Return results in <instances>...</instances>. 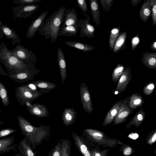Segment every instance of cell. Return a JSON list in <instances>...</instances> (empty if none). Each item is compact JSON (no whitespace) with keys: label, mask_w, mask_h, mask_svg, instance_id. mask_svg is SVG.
<instances>
[{"label":"cell","mask_w":156,"mask_h":156,"mask_svg":"<svg viewBox=\"0 0 156 156\" xmlns=\"http://www.w3.org/2000/svg\"><path fill=\"white\" fill-rule=\"evenodd\" d=\"M60 156H70L71 143L67 139H61Z\"/></svg>","instance_id":"1f68e13d"},{"label":"cell","mask_w":156,"mask_h":156,"mask_svg":"<svg viewBox=\"0 0 156 156\" xmlns=\"http://www.w3.org/2000/svg\"><path fill=\"white\" fill-rule=\"evenodd\" d=\"M144 102L143 98L140 94L135 93L129 97L128 105L129 108L133 110L136 109L138 107L140 108Z\"/></svg>","instance_id":"cb8c5ba5"},{"label":"cell","mask_w":156,"mask_h":156,"mask_svg":"<svg viewBox=\"0 0 156 156\" xmlns=\"http://www.w3.org/2000/svg\"><path fill=\"white\" fill-rule=\"evenodd\" d=\"M35 70L33 69L9 76L10 79L16 82L23 84L25 82L32 80L35 74Z\"/></svg>","instance_id":"ac0fdd59"},{"label":"cell","mask_w":156,"mask_h":156,"mask_svg":"<svg viewBox=\"0 0 156 156\" xmlns=\"http://www.w3.org/2000/svg\"><path fill=\"white\" fill-rule=\"evenodd\" d=\"M57 62L59 68L62 83L63 84L67 77L66 64L65 56L62 50L58 48L57 51Z\"/></svg>","instance_id":"e0dca14e"},{"label":"cell","mask_w":156,"mask_h":156,"mask_svg":"<svg viewBox=\"0 0 156 156\" xmlns=\"http://www.w3.org/2000/svg\"><path fill=\"white\" fill-rule=\"evenodd\" d=\"M139 16L144 23L146 22L148 18L151 16L150 0H147L144 2L139 12Z\"/></svg>","instance_id":"d4e9b609"},{"label":"cell","mask_w":156,"mask_h":156,"mask_svg":"<svg viewBox=\"0 0 156 156\" xmlns=\"http://www.w3.org/2000/svg\"><path fill=\"white\" fill-rule=\"evenodd\" d=\"M145 113L143 108H141L136 114L131 121L128 124L126 127V129L134 125L137 128L141 125L145 119Z\"/></svg>","instance_id":"484cf974"},{"label":"cell","mask_w":156,"mask_h":156,"mask_svg":"<svg viewBox=\"0 0 156 156\" xmlns=\"http://www.w3.org/2000/svg\"><path fill=\"white\" fill-rule=\"evenodd\" d=\"M80 92L81 102L84 110L87 113H92L93 111L94 107L89 90L85 82H81Z\"/></svg>","instance_id":"ba28073f"},{"label":"cell","mask_w":156,"mask_h":156,"mask_svg":"<svg viewBox=\"0 0 156 156\" xmlns=\"http://www.w3.org/2000/svg\"><path fill=\"white\" fill-rule=\"evenodd\" d=\"M126 67L120 64H118L114 69L112 75V79L114 83L117 82L124 73Z\"/></svg>","instance_id":"d6a6232c"},{"label":"cell","mask_w":156,"mask_h":156,"mask_svg":"<svg viewBox=\"0 0 156 156\" xmlns=\"http://www.w3.org/2000/svg\"><path fill=\"white\" fill-rule=\"evenodd\" d=\"M0 27L2 31L4 36L5 38L10 40L13 45L20 43V37L15 30L3 24Z\"/></svg>","instance_id":"ffe728a7"},{"label":"cell","mask_w":156,"mask_h":156,"mask_svg":"<svg viewBox=\"0 0 156 156\" xmlns=\"http://www.w3.org/2000/svg\"><path fill=\"white\" fill-rule=\"evenodd\" d=\"M14 136H12L0 139V154L10 152L12 151H17L16 147L18 145L17 144L13 145L15 140Z\"/></svg>","instance_id":"5bb4252c"},{"label":"cell","mask_w":156,"mask_h":156,"mask_svg":"<svg viewBox=\"0 0 156 156\" xmlns=\"http://www.w3.org/2000/svg\"><path fill=\"white\" fill-rule=\"evenodd\" d=\"M48 13V11L44 12L31 22L26 33L27 38L30 39L33 37L39 27L44 23Z\"/></svg>","instance_id":"7c38bea8"},{"label":"cell","mask_w":156,"mask_h":156,"mask_svg":"<svg viewBox=\"0 0 156 156\" xmlns=\"http://www.w3.org/2000/svg\"><path fill=\"white\" fill-rule=\"evenodd\" d=\"M29 89L33 92H36L39 91L37 90V88L34 83H31L27 84H24Z\"/></svg>","instance_id":"7dc6e473"},{"label":"cell","mask_w":156,"mask_h":156,"mask_svg":"<svg viewBox=\"0 0 156 156\" xmlns=\"http://www.w3.org/2000/svg\"><path fill=\"white\" fill-rule=\"evenodd\" d=\"M39 7V5H20L14 7L12 9L13 16L14 18L26 19L30 16Z\"/></svg>","instance_id":"52a82bcc"},{"label":"cell","mask_w":156,"mask_h":156,"mask_svg":"<svg viewBox=\"0 0 156 156\" xmlns=\"http://www.w3.org/2000/svg\"><path fill=\"white\" fill-rule=\"evenodd\" d=\"M4 34L2 32V30L0 27V40L2 39L3 38ZM1 41H0V42Z\"/></svg>","instance_id":"f5cc1de1"},{"label":"cell","mask_w":156,"mask_h":156,"mask_svg":"<svg viewBox=\"0 0 156 156\" xmlns=\"http://www.w3.org/2000/svg\"><path fill=\"white\" fill-rule=\"evenodd\" d=\"M61 143L59 141L49 153L48 156H60Z\"/></svg>","instance_id":"74e56055"},{"label":"cell","mask_w":156,"mask_h":156,"mask_svg":"<svg viewBox=\"0 0 156 156\" xmlns=\"http://www.w3.org/2000/svg\"><path fill=\"white\" fill-rule=\"evenodd\" d=\"M22 156L20 154V153H18L17 154H16V155L13 156Z\"/></svg>","instance_id":"db71d44e"},{"label":"cell","mask_w":156,"mask_h":156,"mask_svg":"<svg viewBox=\"0 0 156 156\" xmlns=\"http://www.w3.org/2000/svg\"><path fill=\"white\" fill-rule=\"evenodd\" d=\"M72 136L75 146L83 156H92L91 151L82 138L74 133H72Z\"/></svg>","instance_id":"2e32d148"},{"label":"cell","mask_w":156,"mask_h":156,"mask_svg":"<svg viewBox=\"0 0 156 156\" xmlns=\"http://www.w3.org/2000/svg\"><path fill=\"white\" fill-rule=\"evenodd\" d=\"M156 87V84L154 81L150 82L143 88V92L146 95H151L154 91Z\"/></svg>","instance_id":"d590c367"},{"label":"cell","mask_w":156,"mask_h":156,"mask_svg":"<svg viewBox=\"0 0 156 156\" xmlns=\"http://www.w3.org/2000/svg\"><path fill=\"white\" fill-rule=\"evenodd\" d=\"M100 3L102 8L106 12L110 10V8L112 5L113 0H100Z\"/></svg>","instance_id":"ab89813d"},{"label":"cell","mask_w":156,"mask_h":156,"mask_svg":"<svg viewBox=\"0 0 156 156\" xmlns=\"http://www.w3.org/2000/svg\"><path fill=\"white\" fill-rule=\"evenodd\" d=\"M1 21L0 20V27L2 26L3 25Z\"/></svg>","instance_id":"11a10c76"},{"label":"cell","mask_w":156,"mask_h":156,"mask_svg":"<svg viewBox=\"0 0 156 156\" xmlns=\"http://www.w3.org/2000/svg\"><path fill=\"white\" fill-rule=\"evenodd\" d=\"M42 0H14L13 3L16 4H20L21 5H32L35 3H38Z\"/></svg>","instance_id":"60d3db41"},{"label":"cell","mask_w":156,"mask_h":156,"mask_svg":"<svg viewBox=\"0 0 156 156\" xmlns=\"http://www.w3.org/2000/svg\"><path fill=\"white\" fill-rule=\"evenodd\" d=\"M66 44L76 49L80 50L83 52L92 51L95 49L93 45L84 43L80 42L75 41H66L64 42Z\"/></svg>","instance_id":"83f0119b"},{"label":"cell","mask_w":156,"mask_h":156,"mask_svg":"<svg viewBox=\"0 0 156 156\" xmlns=\"http://www.w3.org/2000/svg\"><path fill=\"white\" fill-rule=\"evenodd\" d=\"M76 112L73 107L65 108L62 115V120L64 125L69 126L74 123L76 119Z\"/></svg>","instance_id":"7402d4cb"},{"label":"cell","mask_w":156,"mask_h":156,"mask_svg":"<svg viewBox=\"0 0 156 156\" xmlns=\"http://www.w3.org/2000/svg\"><path fill=\"white\" fill-rule=\"evenodd\" d=\"M12 54L19 60L32 66L36 62V57L33 52L19 44L11 50Z\"/></svg>","instance_id":"5b68a950"},{"label":"cell","mask_w":156,"mask_h":156,"mask_svg":"<svg viewBox=\"0 0 156 156\" xmlns=\"http://www.w3.org/2000/svg\"><path fill=\"white\" fill-rule=\"evenodd\" d=\"M76 2L79 8L83 13L84 16H85L86 14V13L88 10L86 0H77Z\"/></svg>","instance_id":"f35d334b"},{"label":"cell","mask_w":156,"mask_h":156,"mask_svg":"<svg viewBox=\"0 0 156 156\" xmlns=\"http://www.w3.org/2000/svg\"><path fill=\"white\" fill-rule=\"evenodd\" d=\"M31 83L35 84L37 88L41 89L51 90L57 87L54 83L43 80H38Z\"/></svg>","instance_id":"e575fe53"},{"label":"cell","mask_w":156,"mask_h":156,"mask_svg":"<svg viewBox=\"0 0 156 156\" xmlns=\"http://www.w3.org/2000/svg\"><path fill=\"white\" fill-rule=\"evenodd\" d=\"M152 132V133L150 135L147 140V143L151 145L155 142L156 140V130L155 129Z\"/></svg>","instance_id":"f6af8a7d"},{"label":"cell","mask_w":156,"mask_h":156,"mask_svg":"<svg viewBox=\"0 0 156 156\" xmlns=\"http://www.w3.org/2000/svg\"><path fill=\"white\" fill-rule=\"evenodd\" d=\"M15 94L18 101L21 105H23L27 101L32 102L41 95L42 93L39 91L33 92L23 84L16 88Z\"/></svg>","instance_id":"8992f818"},{"label":"cell","mask_w":156,"mask_h":156,"mask_svg":"<svg viewBox=\"0 0 156 156\" xmlns=\"http://www.w3.org/2000/svg\"><path fill=\"white\" fill-rule=\"evenodd\" d=\"M0 74L3 76H7L8 75V74L2 68L0 64Z\"/></svg>","instance_id":"681fc988"},{"label":"cell","mask_w":156,"mask_h":156,"mask_svg":"<svg viewBox=\"0 0 156 156\" xmlns=\"http://www.w3.org/2000/svg\"><path fill=\"white\" fill-rule=\"evenodd\" d=\"M121 34V31L120 27H116L111 30L109 39V47L111 50H113L115 43Z\"/></svg>","instance_id":"4dcf8cb0"},{"label":"cell","mask_w":156,"mask_h":156,"mask_svg":"<svg viewBox=\"0 0 156 156\" xmlns=\"http://www.w3.org/2000/svg\"><path fill=\"white\" fill-rule=\"evenodd\" d=\"M85 19H79V28H80V35L82 38L87 37L89 38L95 36V28L90 23V19L87 14Z\"/></svg>","instance_id":"9c48e42d"},{"label":"cell","mask_w":156,"mask_h":156,"mask_svg":"<svg viewBox=\"0 0 156 156\" xmlns=\"http://www.w3.org/2000/svg\"><path fill=\"white\" fill-rule=\"evenodd\" d=\"M78 29L73 26H68L61 27L58 33V36H67L75 37L78 32Z\"/></svg>","instance_id":"f546056e"},{"label":"cell","mask_w":156,"mask_h":156,"mask_svg":"<svg viewBox=\"0 0 156 156\" xmlns=\"http://www.w3.org/2000/svg\"><path fill=\"white\" fill-rule=\"evenodd\" d=\"M141 60L143 64L146 67L150 69H156V52L144 53Z\"/></svg>","instance_id":"603a6c76"},{"label":"cell","mask_w":156,"mask_h":156,"mask_svg":"<svg viewBox=\"0 0 156 156\" xmlns=\"http://www.w3.org/2000/svg\"><path fill=\"white\" fill-rule=\"evenodd\" d=\"M63 23L61 27L73 26L78 30L79 28V21L75 9L73 8H68L64 13L62 18Z\"/></svg>","instance_id":"30bf717a"},{"label":"cell","mask_w":156,"mask_h":156,"mask_svg":"<svg viewBox=\"0 0 156 156\" xmlns=\"http://www.w3.org/2000/svg\"><path fill=\"white\" fill-rule=\"evenodd\" d=\"M25 104L26 105L28 108H31L33 107V105L31 104V102L29 101L25 102Z\"/></svg>","instance_id":"816d5d0a"},{"label":"cell","mask_w":156,"mask_h":156,"mask_svg":"<svg viewBox=\"0 0 156 156\" xmlns=\"http://www.w3.org/2000/svg\"><path fill=\"white\" fill-rule=\"evenodd\" d=\"M132 75L130 68H126L124 73L119 80L115 90L119 93L124 91L132 79Z\"/></svg>","instance_id":"4fadbf2b"},{"label":"cell","mask_w":156,"mask_h":156,"mask_svg":"<svg viewBox=\"0 0 156 156\" xmlns=\"http://www.w3.org/2000/svg\"><path fill=\"white\" fill-rule=\"evenodd\" d=\"M84 135L90 140L103 146L113 148L118 144H122V142L115 139L107 137L103 133L91 129H84Z\"/></svg>","instance_id":"277c9868"},{"label":"cell","mask_w":156,"mask_h":156,"mask_svg":"<svg viewBox=\"0 0 156 156\" xmlns=\"http://www.w3.org/2000/svg\"><path fill=\"white\" fill-rule=\"evenodd\" d=\"M0 98L4 106H8L10 103L8 90L4 84L0 81Z\"/></svg>","instance_id":"836d02e7"},{"label":"cell","mask_w":156,"mask_h":156,"mask_svg":"<svg viewBox=\"0 0 156 156\" xmlns=\"http://www.w3.org/2000/svg\"><path fill=\"white\" fill-rule=\"evenodd\" d=\"M2 112V111L0 110V113H1Z\"/></svg>","instance_id":"6f0895ef"},{"label":"cell","mask_w":156,"mask_h":156,"mask_svg":"<svg viewBox=\"0 0 156 156\" xmlns=\"http://www.w3.org/2000/svg\"><path fill=\"white\" fill-rule=\"evenodd\" d=\"M125 100V99L121 100L114 104L107 113L102 123L103 126H106L113 122Z\"/></svg>","instance_id":"9a60e30c"},{"label":"cell","mask_w":156,"mask_h":156,"mask_svg":"<svg viewBox=\"0 0 156 156\" xmlns=\"http://www.w3.org/2000/svg\"><path fill=\"white\" fill-rule=\"evenodd\" d=\"M0 62L5 67L8 75L33 69L32 67L34 66L27 65L14 55L11 50L8 49L4 41L0 44Z\"/></svg>","instance_id":"3957f363"},{"label":"cell","mask_w":156,"mask_h":156,"mask_svg":"<svg viewBox=\"0 0 156 156\" xmlns=\"http://www.w3.org/2000/svg\"><path fill=\"white\" fill-rule=\"evenodd\" d=\"M129 97H126L119 110L115 117L113 121V125H117L124 122L127 117L133 112L128 105Z\"/></svg>","instance_id":"8fae6325"},{"label":"cell","mask_w":156,"mask_h":156,"mask_svg":"<svg viewBox=\"0 0 156 156\" xmlns=\"http://www.w3.org/2000/svg\"><path fill=\"white\" fill-rule=\"evenodd\" d=\"M151 16L153 27L156 24V0H150Z\"/></svg>","instance_id":"8d00e7d4"},{"label":"cell","mask_w":156,"mask_h":156,"mask_svg":"<svg viewBox=\"0 0 156 156\" xmlns=\"http://www.w3.org/2000/svg\"><path fill=\"white\" fill-rule=\"evenodd\" d=\"M31 145L30 141L27 137L25 136L19 143L17 148L22 156H36Z\"/></svg>","instance_id":"d6986e66"},{"label":"cell","mask_w":156,"mask_h":156,"mask_svg":"<svg viewBox=\"0 0 156 156\" xmlns=\"http://www.w3.org/2000/svg\"><path fill=\"white\" fill-rule=\"evenodd\" d=\"M3 123V121H1L0 122V125L2 124Z\"/></svg>","instance_id":"9f6ffc18"},{"label":"cell","mask_w":156,"mask_h":156,"mask_svg":"<svg viewBox=\"0 0 156 156\" xmlns=\"http://www.w3.org/2000/svg\"><path fill=\"white\" fill-rule=\"evenodd\" d=\"M18 124L23 135L27 137L35 149L48 136L50 133L49 126H41L36 127L32 125L26 119L17 116Z\"/></svg>","instance_id":"7a4b0ae2"},{"label":"cell","mask_w":156,"mask_h":156,"mask_svg":"<svg viewBox=\"0 0 156 156\" xmlns=\"http://www.w3.org/2000/svg\"><path fill=\"white\" fill-rule=\"evenodd\" d=\"M141 0H132L131 2V3L132 6H136L139 4Z\"/></svg>","instance_id":"f907efd6"},{"label":"cell","mask_w":156,"mask_h":156,"mask_svg":"<svg viewBox=\"0 0 156 156\" xmlns=\"http://www.w3.org/2000/svg\"><path fill=\"white\" fill-rule=\"evenodd\" d=\"M140 42L139 36L138 34L133 37L131 40L132 49L134 51Z\"/></svg>","instance_id":"ee69618b"},{"label":"cell","mask_w":156,"mask_h":156,"mask_svg":"<svg viewBox=\"0 0 156 156\" xmlns=\"http://www.w3.org/2000/svg\"><path fill=\"white\" fill-rule=\"evenodd\" d=\"M108 151L104 150L102 151H99L96 149L91 151L92 156H106Z\"/></svg>","instance_id":"bcb514c9"},{"label":"cell","mask_w":156,"mask_h":156,"mask_svg":"<svg viewBox=\"0 0 156 156\" xmlns=\"http://www.w3.org/2000/svg\"><path fill=\"white\" fill-rule=\"evenodd\" d=\"M66 10L65 6H63L55 11L40 26L37 32L45 39H51V43L55 42L58 37L63 23V15Z\"/></svg>","instance_id":"6da1fadb"},{"label":"cell","mask_w":156,"mask_h":156,"mask_svg":"<svg viewBox=\"0 0 156 156\" xmlns=\"http://www.w3.org/2000/svg\"><path fill=\"white\" fill-rule=\"evenodd\" d=\"M127 37V33L126 31L122 32L119 37L115 43L113 50L114 53H117L125 49Z\"/></svg>","instance_id":"f1b7e54d"},{"label":"cell","mask_w":156,"mask_h":156,"mask_svg":"<svg viewBox=\"0 0 156 156\" xmlns=\"http://www.w3.org/2000/svg\"><path fill=\"white\" fill-rule=\"evenodd\" d=\"M122 149L123 154L126 156H130L134 151L133 148L129 146H124Z\"/></svg>","instance_id":"7bdbcfd3"},{"label":"cell","mask_w":156,"mask_h":156,"mask_svg":"<svg viewBox=\"0 0 156 156\" xmlns=\"http://www.w3.org/2000/svg\"><path fill=\"white\" fill-rule=\"evenodd\" d=\"M90 8L93 19L95 24L99 26L100 21V14L97 0H90Z\"/></svg>","instance_id":"4316f807"},{"label":"cell","mask_w":156,"mask_h":156,"mask_svg":"<svg viewBox=\"0 0 156 156\" xmlns=\"http://www.w3.org/2000/svg\"><path fill=\"white\" fill-rule=\"evenodd\" d=\"M150 48L153 51H156V39L151 44Z\"/></svg>","instance_id":"c3c4849f"},{"label":"cell","mask_w":156,"mask_h":156,"mask_svg":"<svg viewBox=\"0 0 156 156\" xmlns=\"http://www.w3.org/2000/svg\"><path fill=\"white\" fill-rule=\"evenodd\" d=\"M16 131V130L12 128H6L0 130V138L5 137Z\"/></svg>","instance_id":"b9f144b4"},{"label":"cell","mask_w":156,"mask_h":156,"mask_svg":"<svg viewBox=\"0 0 156 156\" xmlns=\"http://www.w3.org/2000/svg\"><path fill=\"white\" fill-rule=\"evenodd\" d=\"M29 112L31 115L39 117L48 116L49 113L46 107L43 105L34 104L31 108H27Z\"/></svg>","instance_id":"44dd1931"}]
</instances>
